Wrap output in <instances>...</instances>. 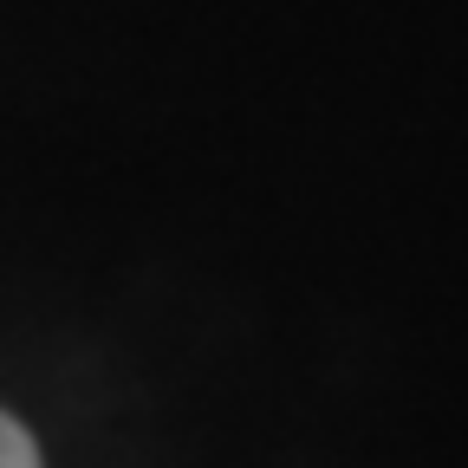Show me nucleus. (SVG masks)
I'll return each mask as SVG.
<instances>
[{"instance_id":"1","label":"nucleus","mask_w":468,"mask_h":468,"mask_svg":"<svg viewBox=\"0 0 468 468\" xmlns=\"http://www.w3.org/2000/svg\"><path fill=\"white\" fill-rule=\"evenodd\" d=\"M0 468H39V449H33V436L0 410Z\"/></svg>"}]
</instances>
